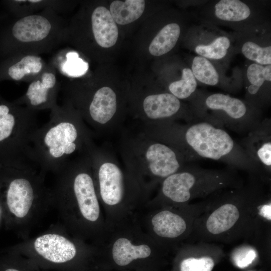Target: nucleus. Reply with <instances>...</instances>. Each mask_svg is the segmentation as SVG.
Instances as JSON below:
<instances>
[{
	"label": "nucleus",
	"mask_w": 271,
	"mask_h": 271,
	"mask_svg": "<svg viewBox=\"0 0 271 271\" xmlns=\"http://www.w3.org/2000/svg\"><path fill=\"white\" fill-rule=\"evenodd\" d=\"M265 185L257 176L249 175L247 183L242 186L219 190L205 198L204 207L186 242H251L263 227L256 210L266 192Z\"/></svg>",
	"instance_id": "1"
},
{
	"label": "nucleus",
	"mask_w": 271,
	"mask_h": 271,
	"mask_svg": "<svg viewBox=\"0 0 271 271\" xmlns=\"http://www.w3.org/2000/svg\"><path fill=\"white\" fill-rule=\"evenodd\" d=\"M55 175L51 189L53 206L63 227L83 241L100 246L109 228L96 193L88 153L69 160Z\"/></svg>",
	"instance_id": "2"
},
{
	"label": "nucleus",
	"mask_w": 271,
	"mask_h": 271,
	"mask_svg": "<svg viewBox=\"0 0 271 271\" xmlns=\"http://www.w3.org/2000/svg\"><path fill=\"white\" fill-rule=\"evenodd\" d=\"M140 130L174 148L186 162L201 159L222 162L259 178L258 167L246 151L224 129L194 117L184 123L165 121L142 124Z\"/></svg>",
	"instance_id": "3"
},
{
	"label": "nucleus",
	"mask_w": 271,
	"mask_h": 271,
	"mask_svg": "<svg viewBox=\"0 0 271 271\" xmlns=\"http://www.w3.org/2000/svg\"><path fill=\"white\" fill-rule=\"evenodd\" d=\"M96 193L110 229L132 218L154 191L140 180L105 146L89 151Z\"/></svg>",
	"instance_id": "4"
},
{
	"label": "nucleus",
	"mask_w": 271,
	"mask_h": 271,
	"mask_svg": "<svg viewBox=\"0 0 271 271\" xmlns=\"http://www.w3.org/2000/svg\"><path fill=\"white\" fill-rule=\"evenodd\" d=\"M91 130L69 106L54 107L49 120L30 139L31 162L45 176L57 173L74 155L87 154L95 145Z\"/></svg>",
	"instance_id": "5"
},
{
	"label": "nucleus",
	"mask_w": 271,
	"mask_h": 271,
	"mask_svg": "<svg viewBox=\"0 0 271 271\" xmlns=\"http://www.w3.org/2000/svg\"><path fill=\"white\" fill-rule=\"evenodd\" d=\"M169 253L143 230L136 215L110 228L90 269L161 271Z\"/></svg>",
	"instance_id": "6"
},
{
	"label": "nucleus",
	"mask_w": 271,
	"mask_h": 271,
	"mask_svg": "<svg viewBox=\"0 0 271 271\" xmlns=\"http://www.w3.org/2000/svg\"><path fill=\"white\" fill-rule=\"evenodd\" d=\"M0 182V202L10 225L26 238L30 228L53 206L45 176L29 164H12Z\"/></svg>",
	"instance_id": "7"
},
{
	"label": "nucleus",
	"mask_w": 271,
	"mask_h": 271,
	"mask_svg": "<svg viewBox=\"0 0 271 271\" xmlns=\"http://www.w3.org/2000/svg\"><path fill=\"white\" fill-rule=\"evenodd\" d=\"M237 171L229 166L211 169L186 164L161 182L156 194L144 207H182L219 190L240 187L244 182Z\"/></svg>",
	"instance_id": "8"
},
{
	"label": "nucleus",
	"mask_w": 271,
	"mask_h": 271,
	"mask_svg": "<svg viewBox=\"0 0 271 271\" xmlns=\"http://www.w3.org/2000/svg\"><path fill=\"white\" fill-rule=\"evenodd\" d=\"M119 148L124 165L153 190L186 163L177 150L140 130L132 133L123 131Z\"/></svg>",
	"instance_id": "9"
},
{
	"label": "nucleus",
	"mask_w": 271,
	"mask_h": 271,
	"mask_svg": "<svg viewBox=\"0 0 271 271\" xmlns=\"http://www.w3.org/2000/svg\"><path fill=\"white\" fill-rule=\"evenodd\" d=\"M96 247L65 228L44 233L19 245L15 252L38 267L61 271H89Z\"/></svg>",
	"instance_id": "10"
},
{
	"label": "nucleus",
	"mask_w": 271,
	"mask_h": 271,
	"mask_svg": "<svg viewBox=\"0 0 271 271\" xmlns=\"http://www.w3.org/2000/svg\"><path fill=\"white\" fill-rule=\"evenodd\" d=\"M205 204L204 199L182 207H144L137 218L147 234L169 253L174 252L189 239Z\"/></svg>",
	"instance_id": "11"
},
{
	"label": "nucleus",
	"mask_w": 271,
	"mask_h": 271,
	"mask_svg": "<svg viewBox=\"0 0 271 271\" xmlns=\"http://www.w3.org/2000/svg\"><path fill=\"white\" fill-rule=\"evenodd\" d=\"M194 116L246 135L262 120L261 110L228 94L197 91L190 100Z\"/></svg>",
	"instance_id": "12"
},
{
	"label": "nucleus",
	"mask_w": 271,
	"mask_h": 271,
	"mask_svg": "<svg viewBox=\"0 0 271 271\" xmlns=\"http://www.w3.org/2000/svg\"><path fill=\"white\" fill-rule=\"evenodd\" d=\"M195 15L201 23L227 27L236 33L269 22L265 5L253 1H209L199 6Z\"/></svg>",
	"instance_id": "13"
},
{
	"label": "nucleus",
	"mask_w": 271,
	"mask_h": 271,
	"mask_svg": "<svg viewBox=\"0 0 271 271\" xmlns=\"http://www.w3.org/2000/svg\"><path fill=\"white\" fill-rule=\"evenodd\" d=\"M187 39L192 52L220 67L225 66L237 53L234 34L209 24H192Z\"/></svg>",
	"instance_id": "14"
},
{
	"label": "nucleus",
	"mask_w": 271,
	"mask_h": 271,
	"mask_svg": "<svg viewBox=\"0 0 271 271\" xmlns=\"http://www.w3.org/2000/svg\"><path fill=\"white\" fill-rule=\"evenodd\" d=\"M90 99L79 113L87 126L98 134L111 133L120 128L123 122L118 113L117 96L111 88H99Z\"/></svg>",
	"instance_id": "15"
},
{
	"label": "nucleus",
	"mask_w": 271,
	"mask_h": 271,
	"mask_svg": "<svg viewBox=\"0 0 271 271\" xmlns=\"http://www.w3.org/2000/svg\"><path fill=\"white\" fill-rule=\"evenodd\" d=\"M142 109L137 116L143 120L142 124L182 119L187 122L194 118L191 106L168 92L147 95L143 98Z\"/></svg>",
	"instance_id": "16"
},
{
	"label": "nucleus",
	"mask_w": 271,
	"mask_h": 271,
	"mask_svg": "<svg viewBox=\"0 0 271 271\" xmlns=\"http://www.w3.org/2000/svg\"><path fill=\"white\" fill-rule=\"evenodd\" d=\"M223 247L202 241L185 242L174 252L175 271H212L216 260L224 255Z\"/></svg>",
	"instance_id": "17"
},
{
	"label": "nucleus",
	"mask_w": 271,
	"mask_h": 271,
	"mask_svg": "<svg viewBox=\"0 0 271 271\" xmlns=\"http://www.w3.org/2000/svg\"><path fill=\"white\" fill-rule=\"evenodd\" d=\"M239 144L256 164L260 180L266 185L271 177V121L263 119L241 140Z\"/></svg>",
	"instance_id": "18"
},
{
	"label": "nucleus",
	"mask_w": 271,
	"mask_h": 271,
	"mask_svg": "<svg viewBox=\"0 0 271 271\" xmlns=\"http://www.w3.org/2000/svg\"><path fill=\"white\" fill-rule=\"evenodd\" d=\"M236 52L252 63L271 65L270 29L269 22L240 33L235 32Z\"/></svg>",
	"instance_id": "19"
},
{
	"label": "nucleus",
	"mask_w": 271,
	"mask_h": 271,
	"mask_svg": "<svg viewBox=\"0 0 271 271\" xmlns=\"http://www.w3.org/2000/svg\"><path fill=\"white\" fill-rule=\"evenodd\" d=\"M245 101L261 110L270 103L271 65L250 63L245 71Z\"/></svg>",
	"instance_id": "20"
},
{
	"label": "nucleus",
	"mask_w": 271,
	"mask_h": 271,
	"mask_svg": "<svg viewBox=\"0 0 271 271\" xmlns=\"http://www.w3.org/2000/svg\"><path fill=\"white\" fill-rule=\"evenodd\" d=\"M56 78L52 73H43L40 80L32 82L29 86L23 100L29 106V109L34 111L51 107L54 101V88Z\"/></svg>",
	"instance_id": "21"
},
{
	"label": "nucleus",
	"mask_w": 271,
	"mask_h": 271,
	"mask_svg": "<svg viewBox=\"0 0 271 271\" xmlns=\"http://www.w3.org/2000/svg\"><path fill=\"white\" fill-rule=\"evenodd\" d=\"M93 35L97 43L103 48H109L116 42L118 30L109 10L99 6L95 8L91 16Z\"/></svg>",
	"instance_id": "22"
},
{
	"label": "nucleus",
	"mask_w": 271,
	"mask_h": 271,
	"mask_svg": "<svg viewBox=\"0 0 271 271\" xmlns=\"http://www.w3.org/2000/svg\"><path fill=\"white\" fill-rule=\"evenodd\" d=\"M51 28V24L45 17L30 15L18 20L13 26L12 33L21 42H37L45 38Z\"/></svg>",
	"instance_id": "23"
},
{
	"label": "nucleus",
	"mask_w": 271,
	"mask_h": 271,
	"mask_svg": "<svg viewBox=\"0 0 271 271\" xmlns=\"http://www.w3.org/2000/svg\"><path fill=\"white\" fill-rule=\"evenodd\" d=\"M181 32V26L177 22H171L163 26L150 43V54L161 56L170 52L177 44Z\"/></svg>",
	"instance_id": "24"
},
{
	"label": "nucleus",
	"mask_w": 271,
	"mask_h": 271,
	"mask_svg": "<svg viewBox=\"0 0 271 271\" xmlns=\"http://www.w3.org/2000/svg\"><path fill=\"white\" fill-rule=\"evenodd\" d=\"M221 67L208 59L197 55L192 57L190 65L197 82L208 86H221L226 88L221 79Z\"/></svg>",
	"instance_id": "25"
},
{
	"label": "nucleus",
	"mask_w": 271,
	"mask_h": 271,
	"mask_svg": "<svg viewBox=\"0 0 271 271\" xmlns=\"http://www.w3.org/2000/svg\"><path fill=\"white\" fill-rule=\"evenodd\" d=\"M145 7L144 0H126L113 1L110 6V13L115 22L119 25H126L139 19Z\"/></svg>",
	"instance_id": "26"
},
{
	"label": "nucleus",
	"mask_w": 271,
	"mask_h": 271,
	"mask_svg": "<svg viewBox=\"0 0 271 271\" xmlns=\"http://www.w3.org/2000/svg\"><path fill=\"white\" fill-rule=\"evenodd\" d=\"M42 68V64L40 57L28 55L11 66L8 73L13 79L20 80L26 74L39 72Z\"/></svg>",
	"instance_id": "27"
},
{
	"label": "nucleus",
	"mask_w": 271,
	"mask_h": 271,
	"mask_svg": "<svg viewBox=\"0 0 271 271\" xmlns=\"http://www.w3.org/2000/svg\"><path fill=\"white\" fill-rule=\"evenodd\" d=\"M257 249L248 242L236 246L231 252V259L233 263L240 268L248 266L257 258Z\"/></svg>",
	"instance_id": "28"
},
{
	"label": "nucleus",
	"mask_w": 271,
	"mask_h": 271,
	"mask_svg": "<svg viewBox=\"0 0 271 271\" xmlns=\"http://www.w3.org/2000/svg\"><path fill=\"white\" fill-rule=\"evenodd\" d=\"M14 252L0 260V271H38V267L29 259Z\"/></svg>",
	"instance_id": "29"
},
{
	"label": "nucleus",
	"mask_w": 271,
	"mask_h": 271,
	"mask_svg": "<svg viewBox=\"0 0 271 271\" xmlns=\"http://www.w3.org/2000/svg\"><path fill=\"white\" fill-rule=\"evenodd\" d=\"M68 61L65 68L67 73L73 76H79L84 74L88 69V64L78 58L76 53L67 54Z\"/></svg>",
	"instance_id": "30"
},
{
	"label": "nucleus",
	"mask_w": 271,
	"mask_h": 271,
	"mask_svg": "<svg viewBox=\"0 0 271 271\" xmlns=\"http://www.w3.org/2000/svg\"><path fill=\"white\" fill-rule=\"evenodd\" d=\"M90 271H130V270H105L96 268H91Z\"/></svg>",
	"instance_id": "31"
},
{
	"label": "nucleus",
	"mask_w": 271,
	"mask_h": 271,
	"mask_svg": "<svg viewBox=\"0 0 271 271\" xmlns=\"http://www.w3.org/2000/svg\"><path fill=\"white\" fill-rule=\"evenodd\" d=\"M29 2H31V3H38L39 2H41V1H38V0L35 1V0H34V1H29Z\"/></svg>",
	"instance_id": "32"
}]
</instances>
